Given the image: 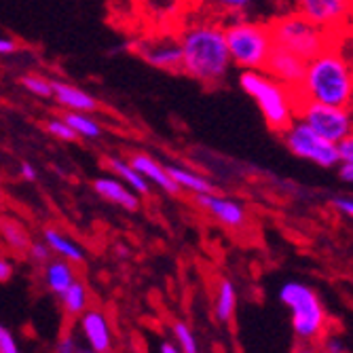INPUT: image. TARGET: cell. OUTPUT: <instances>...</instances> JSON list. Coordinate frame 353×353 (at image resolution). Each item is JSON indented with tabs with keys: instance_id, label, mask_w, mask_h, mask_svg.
<instances>
[{
	"instance_id": "obj_13",
	"label": "cell",
	"mask_w": 353,
	"mask_h": 353,
	"mask_svg": "<svg viewBox=\"0 0 353 353\" xmlns=\"http://www.w3.org/2000/svg\"><path fill=\"white\" fill-rule=\"evenodd\" d=\"M265 72L294 91L301 85L303 74H305V59L288 49L273 47V51L267 59Z\"/></svg>"
},
{
	"instance_id": "obj_15",
	"label": "cell",
	"mask_w": 353,
	"mask_h": 353,
	"mask_svg": "<svg viewBox=\"0 0 353 353\" xmlns=\"http://www.w3.org/2000/svg\"><path fill=\"white\" fill-rule=\"evenodd\" d=\"M93 192L98 197H102L108 203H114L127 212H138L140 210V197L136 192L125 186L119 178L114 176H100L93 180Z\"/></svg>"
},
{
	"instance_id": "obj_5",
	"label": "cell",
	"mask_w": 353,
	"mask_h": 353,
	"mask_svg": "<svg viewBox=\"0 0 353 353\" xmlns=\"http://www.w3.org/2000/svg\"><path fill=\"white\" fill-rule=\"evenodd\" d=\"M279 301L290 311L292 332L301 343H317L328 330V311L311 285L285 281L279 288Z\"/></svg>"
},
{
	"instance_id": "obj_20",
	"label": "cell",
	"mask_w": 353,
	"mask_h": 353,
	"mask_svg": "<svg viewBox=\"0 0 353 353\" xmlns=\"http://www.w3.org/2000/svg\"><path fill=\"white\" fill-rule=\"evenodd\" d=\"M77 279L74 265H70L63 259H51L43 265V281L47 285V290L55 296H59L66 288Z\"/></svg>"
},
{
	"instance_id": "obj_36",
	"label": "cell",
	"mask_w": 353,
	"mask_h": 353,
	"mask_svg": "<svg viewBox=\"0 0 353 353\" xmlns=\"http://www.w3.org/2000/svg\"><path fill=\"white\" fill-rule=\"evenodd\" d=\"M19 176H21L26 182H37V180H39V172H37V168L32 165L30 161H21V163H19Z\"/></svg>"
},
{
	"instance_id": "obj_3",
	"label": "cell",
	"mask_w": 353,
	"mask_h": 353,
	"mask_svg": "<svg viewBox=\"0 0 353 353\" xmlns=\"http://www.w3.org/2000/svg\"><path fill=\"white\" fill-rule=\"evenodd\" d=\"M239 87L256 102L273 132L281 134L296 119V93L265 70H243L239 74Z\"/></svg>"
},
{
	"instance_id": "obj_1",
	"label": "cell",
	"mask_w": 353,
	"mask_h": 353,
	"mask_svg": "<svg viewBox=\"0 0 353 353\" xmlns=\"http://www.w3.org/2000/svg\"><path fill=\"white\" fill-rule=\"evenodd\" d=\"M176 37L182 53L180 72L205 87H216L227 79L233 63L224 41V28L216 17L190 19Z\"/></svg>"
},
{
	"instance_id": "obj_39",
	"label": "cell",
	"mask_w": 353,
	"mask_h": 353,
	"mask_svg": "<svg viewBox=\"0 0 353 353\" xmlns=\"http://www.w3.org/2000/svg\"><path fill=\"white\" fill-rule=\"evenodd\" d=\"M13 277V263L0 256V281H9Z\"/></svg>"
},
{
	"instance_id": "obj_24",
	"label": "cell",
	"mask_w": 353,
	"mask_h": 353,
	"mask_svg": "<svg viewBox=\"0 0 353 353\" xmlns=\"http://www.w3.org/2000/svg\"><path fill=\"white\" fill-rule=\"evenodd\" d=\"M61 309L70 317H79L85 309H89V290L87 285L79 279H74L66 290L59 294Z\"/></svg>"
},
{
	"instance_id": "obj_31",
	"label": "cell",
	"mask_w": 353,
	"mask_h": 353,
	"mask_svg": "<svg viewBox=\"0 0 353 353\" xmlns=\"http://www.w3.org/2000/svg\"><path fill=\"white\" fill-rule=\"evenodd\" d=\"M28 254H30L32 263H37V265H45L51 259V250L45 241H30Z\"/></svg>"
},
{
	"instance_id": "obj_18",
	"label": "cell",
	"mask_w": 353,
	"mask_h": 353,
	"mask_svg": "<svg viewBox=\"0 0 353 353\" xmlns=\"http://www.w3.org/2000/svg\"><path fill=\"white\" fill-rule=\"evenodd\" d=\"M170 178L174 180V184L178 186V190H184V192H190V195H205V192H216V184L199 174L197 170L192 168H186V165H178V163H172V165H165Z\"/></svg>"
},
{
	"instance_id": "obj_9",
	"label": "cell",
	"mask_w": 353,
	"mask_h": 353,
	"mask_svg": "<svg viewBox=\"0 0 353 353\" xmlns=\"http://www.w3.org/2000/svg\"><path fill=\"white\" fill-rule=\"evenodd\" d=\"M294 11L313 26L343 37L351 19V0H294Z\"/></svg>"
},
{
	"instance_id": "obj_6",
	"label": "cell",
	"mask_w": 353,
	"mask_h": 353,
	"mask_svg": "<svg viewBox=\"0 0 353 353\" xmlns=\"http://www.w3.org/2000/svg\"><path fill=\"white\" fill-rule=\"evenodd\" d=\"M269 30L275 47L288 49L303 57L305 61L313 55H317L322 49H326L332 43H339L341 37H334L330 32L313 26L303 15H299L294 9L283 11L281 15L273 17L269 21Z\"/></svg>"
},
{
	"instance_id": "obj_7",
	"label": "cell",
	"mask_w": 353,
	"mask_h": 353,
	"mask_svg": "<svg viewBox=\"0 0 353 353\" xmlns=\"http://www.w3.org/2000/svg\"><path fill=\"white\" fill-rule=\"evenodd\" d=\"M296 119H301L317 136H322L332 144L341 142L343 138H349L353 130L351 106H330V104L299 100Z\"/></svg>"
},
{
	"instance_id": "obj_22",
	"label": "cell",
	"mask_w": 353,
	"mask_h": 353,
	"mask_svg": "<svg viewBox=\"0 0 353 353\" xmlns=\"http://www.w3.org/2000/svg\"><path fill=\"white\" fill-rule=\"evenodd\" d=\"M0 239L13 252H26L32 241L26 224L13 216H0Z\"/></svg>"
},
{
	"instance_id": "obj_42",
	"label": "cell",
	"mask_w": 353,
	"mask_h": 353,
	"mask_svg": "<svg viewBox=\"0 0 353 353\" xmlns=\"http://www.w3.org/2000/svg\"><path fill=\"white\" fill-rule=\"evenodd\" d=\"M0 205H3V192H0Z\"/></svg>"
},
{
	"instance_id": "obj_23",
	"label": "cell",
	"mask_w": 353,
	"mask_h": 353,
	"mask_svg": "<svg viewBox=\"0 0 353 353\" xmlns=\"http://www.w3.org/2000/svg\"><path fill=\"white\" fill-rule=\"evenodd\" d=\"M261 0H201V5L214 13V17H248Z\"/></svg>"
},
{
	"instance_id": "obj_12",
	"label": "cell",
	"mask_w": 353,
	"mask_h": 353,
	"mask_svg": "<svg viewBox=\"0 0 353 353\" xmlns=\"http://www.w3.org/2000/svg\"><path fill=\"white\" fill-rule=\"evenodd\" d=\"M199 208L208 212L214 220H218L227 229H241L248 222V210L241 201L222 197L218 192H205V195H195Z\"/></svg>"
},
{
	"instance_id": "obj_21",
	"label": "cell",
	"mask_w": 353,
	"mask_h": 353,
	"mask_svg": "<svg viewBox=\"0 0 353 353\" xmlns=\"http://www.w3.org/2000/svg\"><path fill=\"white\" fill-rule=\"evenodd\" d=\"M237 309V290L231 279H220L214 299V313L220 324H229Z\"/></svg>"
},
{
	"instance_id": "obj_29",
	"label": "cell",
	"mask_w": 353,
	"mask_h": 353,
	"mask_svg": "<svg viewBox=\"0 0 353 353\" xmlns=\"http://www.w3.org/2000/svg\"><path fill=\"white\" fill-rule=\"evenodd\" d=\"M315 347H317L319 353H347L343 336H339L334 332H328V330L324 332L322 339L315 343Z\"/></svg>"
},
{
	"instance_id": "obj_4",
	"label": "cell",
	"mask_w": 353,
	"mask_h": 353,
	"mask_svg": "<svg viewBox=\"0 0 353 353\" xmlns=\"http://www.w3.org/2000/svg\"><path fill=\"white\" fill-rule=\"evenodd\" d=\"M222 28L233 66L241 70H265L267 59L275 47L269 21L231 17L227 23H222Z\"/></svg>"
},
{
	"instance_id": "obj_30",
	"label": "cell",
	"mask_w": 353,
	"mask_h": 353,
	"mask_svg": "<svg viewBox=\"0 0 353 353\" xmlns=\"http://www.w3.org/2000/svg\"><path fill=\"white\" fill-rule=\"evenodd\" d=\"M136 3H140L154 17H165L172 15L178 0H136Z\"/></svg>"
},
{
	"instance_id": "obj_16",
	"label": "cell",
	"mask_w": 353,
	"mask_h": 353,
	"mask_svg": "<svg viewBox=\"0 0 353 353\" xmlns=\"http://www.w3.org/2000/svg\"><path fill=\"white\" fill-rule=\"evenodd\" d=\"M130 163L136 168V172L152 186L161 188L163 192H168V195H178V186L174 184V180L170 178L168 170L163 163H159L157 159L148 152H134L130 157Z\"/></svg>"
},
{
	"instance_id": "obj_17",
	"label": "cell",
	"mask_w": 353,
	"mask_h": 353,
	"mask_svg": "<svg viewBox=\"0 0 353 353\" xmlns=\"http://www.w3.org/2000/svg\"><path fill=\"white\" fill-rule=\"evenodd\" d=\"M43 241L49 245L51 254H55L57 259L68 261L70 265H81V263H85V259H87V254H85L83 245H81L77 239H72L70 235L61 233L59 229L47 227V229L43 231Z\"/></svg>"
},
{
	"instance_id": "obj_8",
	"label": "cell",
	"mask_w": 353,
	"mask_h": 353,
	"mask_svg": "<svg viewBox=\"0 0 353 353\" xmlns=\"http://www.w3.org/2000/svg\"><path fill=\"white\" fill-rule=\"evenodd\" d=\"M281 138L294 157L305 159V161L330 170L339 163L336 157V144L324 140L322 136H317L309 125H305L301 119H294L290 125L281 132Z\"/></svg>"
},
{
	"instance_id": "obj_10",
	"label": "cell",
	"mask_w": 353,
	"mask_h": 353,
	"mask_svg": "<svg viewBox=\"0 0 353 353\" xmlns=\"http://www.w3.org/2000/svg\"><path fill=\"white\" fill-rule=\"evenodd\" d=\"M132 51L138 53L146 63L163 70V72H180L182 53L180 43L174 32H161V34H146L134 41Z\"/></svg>"
},
{
	"instance_id": "obj_25",
	"label": "cell",
	"mask_w": 353,
	"mask_h": 353,
	"mask_svg": "<svg viewBox=\"0 0 353 353\" xmlns=\"http://www.w3.org/2000/svg\"><path fill=\"white\" fill-rule=\"evenodd\" d=\"M70 125V130L77 134V138H85V140H100L102 138V125L89 112H70L66 110V114L61 117Z\"/></svg>"
},
{
	"instance_id": "obj_27",
	"label": "cell",
	"mask_w": 353,
	"mask_h": 353,
	"mask_svg": "<svg viewBox=\"0 0 353 353\" xmlns=\"http://www.w3.org/2000/svg\"><path fill=\"white\" fill-rule=\"evenodd\" d=\"M172 334H174V343L180 349V353H199V343L195 332L190 330L188 324L184 322H176L172 326Z\"/></svg>"
},
{
	"instance_id": "obj_28",
	"label": "cell",
	"mask_w": 353,
	"mask_h": 353,
	"mask_svg": "<svg viewBox=\"0 0 353 353\" xmlns=\"http://www.w3.org/2000/svg\"><path fill=\"white\" fill-rule=\"evenodd\" d=\"M47 132H49L51 138H55L59 142H74L77 140V134L70 130V125L61 117H51L47 121Z\"/></svg>"
},
{
	"instance_id": "obj_37",
	"label": "cell",
	"mask_w": 353,
	"mask_h": 353,
	"mask_svg": "<svg viewBox=\"0 0 353 353\" xmlns=\"http://www.w3.org/2000/svg\"><path fill=\"white\" fill-rule=\"evenodd\" d=\"M17 51V43L5 34H0V55L7 57V55H13Z\"/></svg>"
},
{
	"instance_id": "obj_41",
	"label": "cell",
	"mask_w": 353,
	"mask_h": 353,
	"mask_svg": "<svg viewBox=\"0 0 353 353\" xmlns=\"http://www.w3.org/2000/svg\"><path fill=\"white\" fill-rule=\"evenodd\" d=\"M271 3H277L279 7H288V5H294V0H271Z\"/></svg>"
},
{
	"instance_id": "obj_26",
	"label": "cell",
	"mask_w": 353,
	"mask_h": 353,
	"mask_svg": "<svg viewBox=\"0 0 353 353\" xmlns=\"http://www.w3.org/2000/svg\"><path fill=\"white\" fill-rule=\"evenodd\" d=\"M19 85L23 91H28L30 95H34V98H41V100H49L53 95L51 81L41 74H23L19 79Z\"/></svg>"
},
{
	"instance_id": "obj_35",
	"label": "cell",
	"mask_w": 353,
	"mask_h": 353,
	"mask_svg": "<svg viewBox=\"0 0 353 353\" xmlns=\"http://www.w3.org/2000/svg\"><path fill=\"white\" fill-rule=\"evenodd\" d=\"M55 353H81V345L72 334L61 336L55 345Z\"/></svg>"
},
{
	"instance_id": "obj_33",
	"label": "cell",
	"mask_w": 353,
	"mask_h": 353,
	"mask_svg": "<svg viewBox=\"0 0 353 353\" xmlns=\"http://www.w3.org/2000/svg\"><path fill=\"white\" fill-rule=\"evenodd\" d=\"M330 208L334 212H339L341 216H345V218H351L353 216V199L349 195H334L330 199Z\"/></svg>"
},
{
	"instance_id": "obj_11",
	"label": "cell",
	"mask_w": 353,
	"mask_h": 353,
	"mask_svg": "<svg viewBox=\"0 0 353 353\" xmlns=\"http://www.w3.org/2000/svg\"><path fill=\"white\" fill-rule=\"evenodd\" d=\"M79 330L87 349H91L93 353H110L114 349L112 324L104 311L85 309L79 315Z\"/></svg>"
},
{
	"instance_id": "obj_34",
	"label": "cell",
	"mask_w": 353,
	"mask_h": 353,
	"mask_svg": "<svg viewBox=\"0 0 353 353\" xmlns=\"http://www.w3.org/2000/svg\"><path fill=\"white\" fill-rule=\"evenodd\" d=\"M336 157L339 163H353V138H343L336 142Z\"/></svg>"
},
{
	"instance_id": "obj_14",
	"label": "cell",
	"mask_w": 353,
	"mask_h": 353,
	"mask_svg": "<svg viewBox=\"0 0 353 353\" xmlns=\"http://www.w3.org/2000/svg\"><path fill=\"white\" fill-rule=\"evenodd\" d=\"M53 87V95L51 98L63 108L70 112H89L93 114L100 108V102L95 95H91L89 91L81 89L79 85H72L68 81H51Z\"/></svg>"
},
{
	"instance_id": "obj_38",
	"label": "cell",
	"mask_w": 353,
	"mask_h": 353,
	"mask_svg": "<svg viewBox=\"0 0 353 353\" xmlns=\"http://www.w3.org/2000/svg\"><path fill=\"white\" fill-rule=\"evenodd\" d=\"M336 174L339 178L345 182V184H351L353 182V163H336Z\"/></svg>"
},
{
	"instance_id": "obj_19",
	"label": "cell",
	"mask_w": 353,
	"mask_h": 353,
	"mask_svg": "<svg viewBox=\"0 0 353 353\" xmlns=\"http://www.w3.org/2000/svg\"><path fill=\"white\" fill-rule=\"evenodd\" d=\"M108 172L119 178L125 186H130L138 197H148L150 195V184L136 172V168L130 163V159H123L119 154H110L104 159Z\"/></svg>"
},
{
	"instance_id": "obj_2",
	"label": "cell",
	"mask_w": 353,
	"mask_h": 353,
	"mask_svg": "<svg viewBox=\"0 0 353 353\" xmlns=\"http://www.w3.org/2000/svg\"><path fill=\"white\" fill-rule=\"evenodd\" d=\"M294 93L299 100L330 106H351L353 72L351 59L343 51L341 41L328 45L305 61V74Z\"/></svg>"
},
{
	"instance_id": "obj_32",
	"label": "cell",
	"mask_w": 353,
	"mask_h": 353,
	"mask_svg": "<svg viewBox=\"0 0 353 353\" xmlns=\"http://www.w3.org/2000/svg\"><path fill=\"white\" fill-rule=\"evenodd\" d=\"M0 353H21L17 339L3 322H0Z\"/></svg>"
},
{
	"instance_id": "obj_40",
	"label": "cell",
	"mask_w": 353,
	"mask_h": 353,
	"mask_svg": "<svg viewBox=\"0 0 353 353\" xmlns=\"http://www.w3.org/2000/svg\"><path fill=\"white\" fill-rule=\"evenodd\" d=\"M159 353H180V349L176 347L174 341H165V343H161V347H159Z\"/></svg>"
},
{
	"instance_id": "obj_43",
	"label": "cell",
	"mask_w": 353,
	"mask_h": 353,
	"mask_svg": "<svg viewBox=\"0 0 353 353\" xmlns=\"http://www.w3.org/2000/svg\"><path fill=\"white\" fill-rule=\"evenodd\" d=\"M110 353H112V351H110Z\"/></svg>"
}]
</instances>
